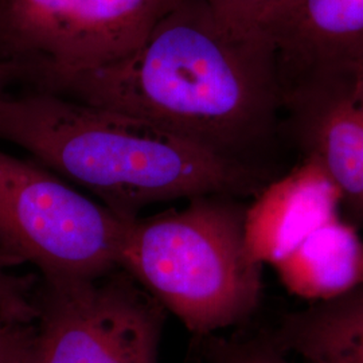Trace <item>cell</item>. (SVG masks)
<instances>
[{"label": "cell", "instance_id": "1", "mask_svg": "<svg viewBox=\"0 0 363 363\" xmlns=\"http://www.w3.org/2000/svg\"><path fill=\"white\" fill-rule=\"evenodd\" d=\"M136 117L234 163L281 174L283 88L272 40L241 37L206 0H179L143 43L115 62L27 81Z\"/></svg>", "mask_w": 363, "mask_h": 363}, {"label": "cell", "instance_id": "2", "mask_svg": "<svg viewBox=\"0 0 363 363\" xmlns=\"http://www.w3.org/2000/svg\"><path fill=\"white\" fill-rule=\"evenodd\" d=\"M0 140L86 189L123 220L177 199L255 198L277 177L136 117L33 89L0 94Z\"/></svg>", "mask_w": 363, "mask_h": 363}, {"label": "cell", "instance_id": "3", "mask_svg": "<svg viewBox=\"0 0 363 363\" xmlns=\"http://www.w3.org/2000/svg\"><path fill=\"white\" fill-rule=\"evenodd\" d=\"M244 201L203 195L124 220L120 269L195 337L242 325L259 310L262 265L247 252Z\"/></svg>", "mask_w": 363, "mask_h": 363}, {"label": "cell", "instance_id": "4", "mask_svg": "<svg viewBox=\"0 0 363 363\" xmlns=\"http://www.w3.org/2000/svg\"><path fill=\"white\" fill-rule=\"evenodd\" d=\"M124 220L33 159L0 151V257L52 283L120 269Z\"/></svg>", "mask_w": 363, "mask_h": 363}, {"label": "cell", "instance_id": "5", "mask_svg": "<svg viewBox=\"0 0 363 363\" xmlns=\"http://www.w3.org/2000/svg\"><path fill=\"white\" fill-rule=\"evenodd\" d=\"M34 335L23 363H157L166 310L123 269L33 292Z\"/></svg>", "mask_w": 363, "mask_h": 363}, {"label": "cell", "instance_id": "6", "mask_svg": "<svg viewBox=\"0 0 363 363\" xmlns=\"http://www.w3.org/2000/svg\"><path fill=\"white\" fill-rule=\"evenodd\" d=\"M179 0H0V60L13 81L104 66L138 49Z\"/></svg>", "mask_w": 363, "mask_h": 363}, {"label": "cell", "instance_id": "7", "mask_svg": "<svg viewBox=\"0 0 363 363\" xmlns=\"http://www.w3.org/2000/svg\"><path fill=\"white\" fill-rule=\"evenodd\" d=\"M283 135L319 162L342 194V216L363 230V78L303 81L283 91Z\"/></svg>", "mask_w": 363, "mask_h": 363}, {"label": "cell", "instance_id": "8", "mask_svg": "<svg viewBox=\"0 0 363 363\" xmlns=\"http://www.w3.org/2000/svg\"><path fill=\"white\" fill-rule=\"evenodd\" d=\"M265 35L283 91L310 79L363 78V0H288Z\"/></svg>", "mask_w": 363, "mask_h": 363}, {"label": "cell", "instance_id": "9", "mask_svg": "<svg viewBox=\"0 0 363 363\" xmlns=\"http://www.w3.org/2000/svg\"><path fill=\"white\" fill-rule=\"evenodd\" d=\"M342 216V194L325 167L298 157L247 203L245 238L250 257L277 264L313 232Z\"/></svg>", "mask_w": 363, "mask_h": 363}, {"label": "cell", "instance_id": "10", "mask_svg": "<svg viewBox=\"0 0 363 363\" xmlns=\"http://www.w3.org/2000/svg\"><path fill=\"white\" fill-rule=\"evenodd\" d=\"M286 291L312 303L363 286V238L343 216L319 228L272 267Z\"/></svg>", "mask_w": 363, "mask_h": 363}, {"label": "cell", "instance_id": "11", "mask_svg": "<svg viewBox=\"0 0 363 363\" xmlns=\"http://www.w3.org/2000/svg\"><path fill=\"white\" fill-rule=\"evenodd\" d=\"M269 337L301 363H363V286L286 313Z\"/></svg>", "mask_w": 363, "mask_h": 363}, {"label": "cell", "instance_id": "12", "mask_svg": "<svg viewBox=\"0 0 363 363\" xmlns=\"http://www.w3.org/2000/svg\"><path fill=\"white\" fill-rule=\"evenodd\" d=\"M213 13L241 37H267L265 31L288 0H206ZM268 38V37H267Z\"/></svg>", "mask_w": 363, "mask_h": 363}, {"label": "cell", "instance_id": "13", "mask_svg": "<svg viewBox=\"0 0 363 363\" xmlns=\"http://www.w3.org/2000/svg\"><path fill=\"white\" fill-rule=\"evenodd\" d=\"M208 358L213 363H294L273 343L272 337H257L244 342L208 337Z\"/></svg>", "mask_w": 363, "mask_h": 363}, {"label": "cell", "instance_id": "14", "mask_svg": "<svg viewBox=\"0 0 363 363\" xmlns=\"http://www.w3.org/2000/svg\"><path fill=\"white\" fill-rule=\"evenodd\" d=\"M34 325H1L0 323V363H23Z\"/></svg>", "mask_w": 363, "mask_h": 363}, {"label": "cell", "instance_id": "15", "mask_svg": "<svg viewBox=\"0 0 363 363\" xmlns=\"http://www.w3.org/2000/svg\"><path fill=\"white\" fill-rule=\"evenodd\" d=\"M13 81V67L0 60V94L4 93V88Z\"/></svg>", "mask_w": 363, "mask_h": 363}, {"label": "cell", "instance_id": "16", "mask_svg": "<svg viewBox=\"0 0 363 363\" xmlns=\"http://www.w3.org/2000/svg\"><path fill=\"white\" fill-rule=\"evenodd\" d=\"M1 276H3V262L0 259V279H1Z\"/></svg>", "mask_w": 363, "mask_h": 363}]
</instances>
